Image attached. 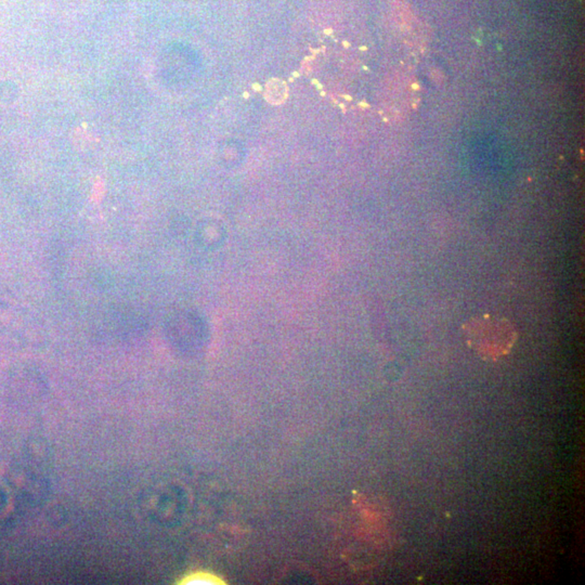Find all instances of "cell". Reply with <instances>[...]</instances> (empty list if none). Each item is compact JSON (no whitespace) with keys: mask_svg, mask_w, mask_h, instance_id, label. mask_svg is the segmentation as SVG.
I'll use <instances>...</instances> for the list:
<instances>
[{"mask_svg":"<svg viewBox=\"0 0 585 585\" xmlns=\"http://www.w3.org/2000/svg\"><path fill=\"white\" fill-rule=\"evenodd\" d=\"M286 95V87L280 80H273L268 84L267 87V97L269 101L273 103H279L280 101H283Z\"/></svg>","mask_w":585,"mask_h":585,"instance_id":"7a4b0ae2","label":"cell"},{"mask_svg":"<svg viewBox=\"0 0 585 585\" xmlns=\"http://www.w3.org/2000/svg\"><path fill=\"white\" fill-rule=\"evenodd\" d=\"M462 332L468 347L488 361H496L507 355L518 337L510 321L489 314L467 321Z\"/></svg>","mask_w":585,"mask_h":585,"instance_id":"6da1fadb","label":"cell"}]
</instances>
